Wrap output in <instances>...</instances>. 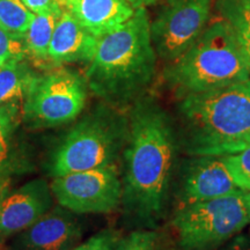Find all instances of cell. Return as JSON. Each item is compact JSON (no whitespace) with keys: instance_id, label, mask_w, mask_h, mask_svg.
Here are the masks:
<instances>
[{"instance_id":"cell-1","label":"cell","mask_w":250,"mask_h":250,"mask_svg":"<svg viewBox=\"0 0 250 250\" xmlns=\"http://www.w3.org/2000/svg\"><path fill=\"white\" fill-rule=\"evenodd\" d=\"M129 122L122 203L131 220L155 226L167 208L180 149L175 123L154 99L145 95L131 105Z\"/></svg>"},{"instance_id":"cell-2","label":"cell","mask_w":250,"mask_h":250,"mask_svg":"<svg viewBox=\"0 0 250 250\" xmlns=\"http://www.w3.org/2000/svg\"><path fill=\"white\" fill-rule=\"evenodd\" d=\"M156 57L148 14L137 8L123 26L99 39L85 73L88 88L111 107H130L151 85Z\"/></svg>"},{"instance_id":"cell-3","label":"cell","mask_w":250,"mask_h":250,"mask_svg":"<svg viewBox=\"0 0 250 250\" xmlns=\"http://www.w3.org/2000/svg\"><path fill=\"white\" fill-rule=\"evenodd\" d=\"M181 151L224 156L250 146V78L180 99L175 120Z\"/></svg>"},{"instance_id":"cell-4","label":"cell","mask_w":250,"mask_h":250,"mask_svg":"<svg viewBox=\"0 0 250 250\" xmlns=\"http://www.w3.org/2000/svg\"><path fill=\"white\" fill-rule=\"evenodd\" d=\"M164 77L182 99L248 80L250 68L235 31L223 18L206 27L180 58L167 64Z\"/></svg>"},{"instance_id":"cell-5","label":"cell","mask_w":250,"mask_h":250,"mask_svg":"<svg viewBox=\"0 0 250 250\" xmlns=\"http://www.w3.org/2000/svg\"><path fill=\"white\" fill-rule=\"evenodd\" d=\"M130 122L121 109L102 103L85 115L62 138L50 160L54 177L115 167L124 151Z\"/></svg>"},{"instance_id":"cell-6","label":"cell","mask_w":250,"mask_h":250,"mask_svg":"<svg viewBox=\"0 0 250 250\" xmlns=\"http://www.w3.org/2000/svg\"><path fill=\"white\" fill-rule=\"evenodd\" d=\"M250 224V192L184 205L171 220L179 250H217Z\"/></svg>"},{"instance_id":"cell-7","label":"cell","mask_w":250,"mask_h":250,"mask_svg":"<svg viewBox=\"0 0 250 250\" xmlns=\"http://www.w3.org/2000/svg\"><path fill=\"white\" fill-rule=\"evenodd\" d=\"M87 95L85 77L72 68L56 66L31 79L23 98L22 118L34 129L61 126L79 116Z\"/></svg>"},{"instance_id":"cell-8","label":"cell","mask_w":250,"mask_h":250,"mask_svg":"<svg viewBox=\"0 0 250 250\" xmlns=\"http://www.w3.org/2000/svg\"><path fill=\"white\" fill-rule=\"evenodd\" d=\"M212 4L213 0H167L151 23L156 56L167 64L180 58L204 31Z\"/></svg>"},{"instance_id":"cell-9","label":"cell","mask_w":250,"mask_h":250,"mask_svg":"<svg viewBox=\"0 0 250 250\" xmlns=\"http://www.w3.org/2000/svg\"><path fill=\"white\" fill-rule=\"evenodd\" d=\"M50 188L62 208L78 214L110 212L121 204L123 195V186L115 167L54 177Z\"/></svg>"},{"instance_id":"cell-10","label":"cell","mask_w":250,"mask_h":250,"mask_svg":"<svg viewBox=\"0 0 250 250\" xmlns=\"http://www.w3.org/2000/svg\"><path fill=\"white\" fill-rule=\"evenodd\" d=\"M239 188L223 156H190L181 168L180 199L183 206L237 192Z\"/></svg>"},{"instance_id":"cell-11","label":"cell","mask_w":250,"mask_h":250,"mask_svg":"<svg viewBox=\"0 0 250 250\" xmlns=\"http://www.w3.org/2000/svg\"><path fill=\"white\" fill-rule=\"evenodd\" d=\"M52 206L51 188L44 180L30 181L0 193V241L31 226Z\"/></svg>"},{"instance_id":"cell-12","label":"cell","mask_w":250,"mask_h":250,"mask_svg":"<svg viewBox=\"0 0 250 250\" xmlns=\"http://www.w3.org/2000/svg\"><path fill=\"white\" fill-rule=\"evenodd\" d=\"M80 237L81 226L73 212L59 205L17 234L11 250H73Z\"/></svg>"},{"instance_id":"cell-13","label":"cell","mask_w":250,"mask_h":250,"mask_svg":"<svg viewBox=\"0 0 250 250\" xmlns=\"http://www.w3.org/2000/svg\"><path fill=\"white\" fill-rule=\"evenodd\" d=\"M98 42V37L62 9L50 41L48 62L55 67L74 62H89L95 55Z\"/></svg>"},{"instance_id":"cell-14","label":"cell","mask_w":250,"mask_h":250,"mask_svg":"<svg viewBox=\"0 0 250 250\" xmlns=\"http://www.w3.org/2000/svg\"><path fill=\"white\" fill-rule=\"evenodd\" d=\"M58 2L98 39L123 26L136 12L125 0H58Z\"/></svg>"},{"instance_id":"cell-15","label":"cell","mask_w":250,"mask_h":250,"mask_svg":"<svg viewBox=\"0 0 250 250\" xmlns=\"http://www.w3.org/2000/svg\"><path fill=\"white\" fill-rule=\"evenodd\" d=\"M62 8L59 2L34 15L33 20L24 33L23 42L27 55L37 62H48V50Z\"/></svg>"},{"instance_id":"cell-16","label":"cell","mask_w":250,"mask_h":250,"mask_svg":"<svg viewBox=\"0 0 250 250\" xmlns=\"http://www.w3.org/2000/svg\"><path fill=\"white\" fill-rule=\"evenodd\" d=\"M35 74L26 59L6 62L0 68V105L20 102Z\"/></svg>"},{"instance_id":"cell-17","label":"cell","mask_w":250,"mask_h":250,"mask_svg":"<svg viewBox=\"0 0 250 250\" xmlns=\"http://www.w3.org/2000/svg\"><path fill=\"white\" fill-rule=\"evenodd\" d=\"M217 7L235 31L250 68V4L246 0H218Z\"/></svg>"},{"instance_id":"cell-18","label":"cell","mask_w":250,"mask_h":250,"mask_svg":"<svg viewBox=\"0 0 250 250\" xmlns=\"http://www.w3.org/2000/svg\"><path fill=\"white\" fill-rule=\"evenodd\" d=\"M21 117L22 109L19 102L0 105V173H2L7 166L14 132Z\"/></svg>"},{"instance_id":"cell-19","label":"cell","mask_w":250,"mask_h":250,"mask_svg":"<svg viewBox=\"0 0 250 250\" xmlns=\"http://www.w3.org/2000/svg\"><path fill=\"white\" fill-rule=\"evenodd\" d=\"M34 18L21 0H0V27L23 36Z\"/></svg>"},{"instance_id":"cell-20","label":"cell","mask_w":250,"mask_h":250,"mask_svg":"<svg viewBox=\"0 0 250 250\" xmlns=\"http://www.w3.org/2000/svg\"><path fill=\"white\" fill-rule=\"evenodd\" d=\"M223 158L236 187L250 192V146Z\"/></svg>"},{"instance_id":"cell-21","label":"cell","mask_w":250,"mask_h":250,"mask_svg":"<svg viewBox=\"0 0 250 250\" xmlns=\"http://www.w3.org/2000/svg\"><path fill=\"white\" fill-rule=\"evenodd\" d=\"M27 49L23 37L9 33L0 27V62L23 61L26 59Z\"/></svg>"},{"instance_id":"cell-22","label":"cell","mask_w":250,"mask_h":250,"mask_svg":"<svg viewBox=\"0 0 250 250\" xmlns=\"http://www.w3.org/2000/svg\"><path fill=\"white\" fill-rule=\"evenodd\" d=\"M114 250H164L158 234L152 230H136L117 242Z\"/></svg>"},{"instance_id":"cell-23","label":"cell","mask_w":250,"mask_h":250,"mask_svg":"<svg viewBox=\"0 0 250 250\" xmlns=\"http://www.w3.org/2000/svg\"><path fill=\"white\" fill-rule=\"evenodd\" d=\"M116 245V236L109 230H104L92 236L73 250H114Z\"/></svg>"},{"instance_id":"cell-24","label":"cell","mask_w":250,"mask_h":250,"mask_svg":"<svg viewBox=\"0 0 250 250\" xmlns=\"http://www.w3.org/2000/svg\"><path fill=\"white\" fill-rule=\"evenodd\" d=\"M217 250H250V237L236 235Z\"/></svg>"},{"instance_id":"cell-25","label":"cell","mask_w":250,"mask_h":250,"mask_svg":"<svg viewBox=\"0 0 250 250\" xmlns=\"http://www.w3.org/2000/svg\"><path fill=\"white\" fill-rule=\"evenodd\" d=\"M24 6L33 13H41L54 6L58 0H21Z\"/></svg>"},{"instance_id":"cell-26","label":"cell","mask_w":250,"mask_h":250,"mask_svg":"<svg viewBox=\"0 0 250 250\" xmlns=\"http://www.w3.org/2000/svg\"><path fill=\"white\" fill-rule=\"evenodd\" d=\"M125 1H126L129 5L132 6L134 9H137V8L146 7V6L155 4L158 0H125Z\"/></svg>"},{"instance_id":"cell-27","label":"cell","mask_w":250,"mask_h":250,"mask_svg":"<svg viewBox=\"0 0 250 250\" xmlns=\"http://www.w3.org/2000/svg\"><path fill=\"white\" fill-rule=\"evenodd\" d=\"M6 179L4 176V173H0V193H1L6 189Z\"/></svg>"},{"instance_id":"cell-28","label":"cell","mask_w":250,"mask_h":250,"mask_svg":"<svg viewBox=\"0 0 250 250\" xmlns=\"http://www.w3.org/2000/svg\"><path fill=\"white\" fill-rule=\"evenodd\" d=\"M5 64V62H0V68H1V66H2V65H4Z\"/></svg>"},{"instance_id":"cell-29","label":"cell","mask_w":250,"mask_h":250,"mask_svg":"<svg viewBox=\"0 0 250 250\" xmlns=\"http://www.w3.org/2000/svg\"><path fill=\"white\" fill-rule=\"evenodd\" d=\"M246 1H247V2H249V4H250V0H246Z\"/></svg>"},{"instance_id":"cell-30","label":"cell","mask_w":250,"mask_h":250,"mask_svg":"<svg viewBox=\"0 0 250 250\" xmlns=\"http://www.w3.org/2000/svg\"><path fill=\"white\" fill-rule=\"evenodd\" d=\"M249 225H250V224H249Z\"/></svg>"}]
</instances>
